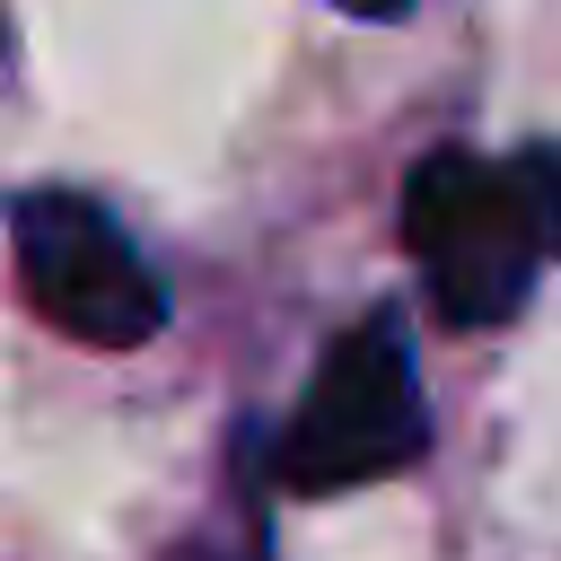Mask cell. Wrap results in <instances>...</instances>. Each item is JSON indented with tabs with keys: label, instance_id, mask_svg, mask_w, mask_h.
I'll return each instance as SVG.
<instances>
[{
	"label": "cell",
	"instance_id": "1",
	"mask_svg": "<svg viewBox=\"0 0 561 561\" xmlns=\"http://www.w3.org/2000/svg\"><path fill=\"white\" fill-rule=\"evenodd\" d=\"M403 245L447 324H500L561 254V149H430L403 184Z\"/></svg>",
	"mask_w": 561,
	"mask_h": 561
},
{
	"label": "cell",
	"instance_id": "2",
	"mask_svg": "<svg viewBox=\"0 0 561 561\" xmlns=\"http://www.w3.org/2000/svg\"><path fill=\"white\" fill-rule=\"evenodd\" d=\"M421 447H430V412H421L412 342L394 316H359L316 359L280 447H272V473H280V491L324 500V491H359V482L403 473Z\"/></svg>",
	"mask_w": 561,
	"mask_h": 561
},
{
	"label": "cell",
	"instance_id": "3",
	"mask_svg": "<svg viewBox=\"0 0 561 561\" xmlns=\"http://www.w3.org/2000/svg\"><path fill=\"white\" fill-rule=\"evenodd\" d=\"M9 245H18V289L53 333L96 342V351H131L167 324L158 272L88 193H18Z\"/></svg>",
	"mask_w": 561,
	"mask_h": 561
},
{
	"label": "cell",
	"instance_id": "4",
	"mask_svg": "<svg viewBox=\"0 0 561 561\" xmlns=\"http://www.w3.org/2000/svg\"><path fill=\"white\" fill-rule=\"evenodd\" d=\"M333 9H342V18H403L412 0H333Z\"/></svg>",
	"mask_w": 561,
	"mask_h": 561
},
{
	"label": "cell",
	"instance_id": "5",
	"mask_svg": "<svg viewBox=\"0 0 561 561\" xmlns=\"http://www.w3.org/2000/svg\"><path fill=\"white\" fill-rule=\"evenodd\" d=\"M184 561H210V552H184Z\"/></svg>",
	"mask_w": 561,
	"mask_h": 561
}]
</instances>
